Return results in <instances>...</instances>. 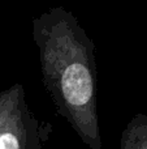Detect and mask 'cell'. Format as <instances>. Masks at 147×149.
<instances>
[{
	"mask_svg": "<svg viewBox=\"0 0 147 149\" xmlns=\"http://www.w3.org/2000/svg\"><path fill=\"white\" fill-rule=\"evenodd\" d=\"M44 126L29 109L22 84L0 92V149H42Z\"/></svg>",
	"mask_w": 147,
	"mask_h": 149,
	"instance_id": "obj_2",
	"label": "cell"
},
{
	"mask_svg": "<svg viewBox=\"0 0 147 149\" xmlns=\"http://www.w3.org/2000/svg\"><path fill=\"white\" fill-rule=\"evenodd\" d=\"M120 149H147V115L138 113L121 134Z\"/></svg>",
	"mask_w": 147,
	"mask_h": 149,
	"instance_id": "obj_3",
	"label": "cell"
},
{
	"mask_svg": "<svg viewBox=\"0 0 147 149\" xmlns=\"http://www.w3.org/2000/svg\"><path fill=\"white\" fill-rule=\"evenodd\" d=\"M43 85L56 111L83 144L103 149L98 119L95 45L77 17L63 7L49 8L31 21Z\"/></svg>",
	"mask_w": 147,
	"mask_h": 149,
	"instance_id": "obj_1",
	"label": "cell"
}]
</instances>
